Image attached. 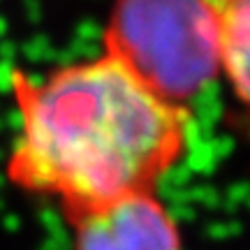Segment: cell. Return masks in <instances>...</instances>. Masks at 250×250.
<instances>
[{
  "label": "cell",
  "mask_w": 250,
  "mask_h": 250,
  "mask_svg": "<svg viewBox=\"0 0 250 250\" xmlns=\"http://www.w3.org/2000/svg\"><path fill=\"white\" fill-rule=\"evenodd\" d=\"M104 44L153 93L179 107L220 72L211 0H118Z\"/></svg>",
  "instance_id": "cell-2"
},
{
  "label": "cell",
  "mask_w": 250,
  "mask_h": 250,
  "mask_svg": "<svg viewBox=\"0 0 250 250\" xmlns=\"http://www.w3.org/2000/svg\"><path fill=\"white\" fill-rule=\"evenodd\" d=\"M74 250H181L169 211L151 192H132L67 215Z\"/></svg>",
  "instance_id": "cell-3"
},
{
  "label": "cell",
  "mask_w": 250,
  "mask_h": 250,
  "mask_svg": "<svg viewBox=\"0 0 250 250\" xmlns=\"http://www.w3.org/2000/svg\"><path fill=\"white\" fill-rule=\"evenodd\" d=\"M218 26L220 70L250 114V0H211Z\"/></svg>",
  "instance_id": "cell-4"
},
{
  "label": "cell",
  "mask_w": 250,
  "mask_h": 250,
  "mask_svg": "<svg viewBox=\"0 0 250 250\" xmlns=\"http://www.w3.org/2000/svg\"><path fill=\"white\" fill-rule=\"evenodd\" d=\"M19 134L12 183L58 199L67 215L151 192L186 148V111L104 54L40 81L14 74Z\"/></svg>",
  "instance_id": "cell-1"
}]
</instances>
